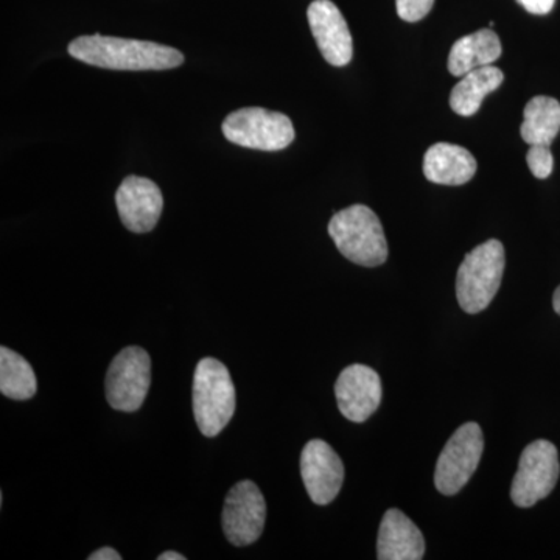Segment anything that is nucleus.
I'll use <instances>...</instances> for the list:
<instances>
[{
  "label": "nucleus",
  "mask_w": 560,
  "mask_h": 560,
  "mask_svg": "<svg viewBox=\"0 0 560 560\" xmlns=\"http://www.w3.org/2000/svg\"><path fill=\"white\" fill-rule=\"evenodd\" d=\"M69 54L86 65L110 70H168L184 62L179 50L164 44L103 35L73 39Z\"/></svg>",
  "instance_id": "nucleus-1"
},
{
  "label": "nucleus",
  "mask_w": 560,
  "mask_h": 560,
  "mask_svg": "<svg viewBox=\"0 0 560 560\" xmlns=\"http://www.w3.org/2000/svg\"><path fill=\"white\" fill-rule=\"evenodd\" d=\"M331 241L346 259L360 267L374 268L388 259V242L374 210L355 205L331 217Z\"/></svg>",
  "instance_id": "nucleus-2"
},
{
  "label": "nucleus",
  "mask_w": 560,
  "mask_h": 560,
  "mask_svg": "<svg viewBox=\"0 0 560 560\" xmlns=\"http://www.w3.org/2000/svg\"><path fill=\"white\" fill-rule=\"evenodd\" d=\"M191 390L198 429L206 438L219 436L235 412V386L230 371L220 360H200Z\"/></svg>",
  "instance_id": "nucleus-3"
},
{
  "label": "nucleus",
  "mask_w": 560,
  "mask_h": 560,
  "mask_svg": "<svg viewBox=\"0 0 560 560\" xmlns=\"http://www.w3.org/2000/svg\"><path fill=\"white\" fill-rule=\"evenodd\" d=\"M504 267V246L495 238L481 243L464 257L456 276V296L464 312L477 315L489 307L499 293Z\"/></svg>",
  "instance_id": "nucleus-4"
},
{
  "label": "nucleus",
  "mask_w": 560,
  "mask_h": 560,
  "mask_svg": "<svg viewBox=\"0 0 560 560\" xmlns=\"http://www.w3.org/2000/svg\"><path fill=\"white\" fill-rule=\"evenodd\" d=\"M223 135L230 142L245 149L279 151L293 142L296 132L285 114L265 108H242L224 119Z\"/></svg>",
  "instance_id": "nucleus-5"
},
{
  "label": "nucleus",
  "mask_w": 560,
  "mask_h": 560,
  "mask_svg": "<svg viewBox=\"0 0 560 560\" xmlns=\"http://www.w3.org/2000/svg\"><path fill=\"white\" fill-rule=\"evenodd\" d=\"M151 385V359L138 346L125 348L106 372V400L114 410L135 412L142 407Z\"/></svg>",
  "instance_id": "nucleus-6"
},
{
  "label": "nucleus",
  "mask_w": 560,
  "mask_h": 560,
  "mask_svg": "<svg viewBox=\"0 0 560 560\" xmlns=\"http://www.w3.org/2000/svg\"><path fill=\"white\" fill-rule=\"evenodd\" d=\"M485 451V438L477 422H467L453 433L438 459L434 486L444 495H456L474 477Z\"/></svg>",
  "instance_id": "nucleus-7"
},
{
  "label": "nucleus",
  "mask_w": 560,
  "mask_h": 560,
  "mask_svg": "<svg viewBox=\"0 0 560 560\" xmlns=\"http://www.w3.org/2000/svg\"><path fill=\"white\" fill-rule=\"evenodd\" d=\"M560 475L559 453L550 441L530 442L523 451L518 470L511 486L515 506L533 508L547 499L558 485Z\"/></svg>",
  "instance_id": "nucleus-8"
},
{
  "label": "nucleus",
  "mask_w": 560,
  "mask_h": 560,
  "mask_svg": "<svg viewBox=\"0 0 560 560\" xmlns=\"http://www.w3.org/2000/svg\"><path fill=\"white\" fill-rule=\"evenodd\" d=\"M267 522V503L259 486L249 480L237 482L224 500L221 525L234 547H246L259 540Z\"/></svg>",
  "instance_id": "nucleus-9"
},
{
  "label": "nucleus",
  "mask_w": 560,
  "mask_h": 560,
  "mask_svg": "<svg viewBox=\"0 0 560 560\" xmlns=\"http://www.w3.org/2000/svg\"><path fill=\"white\" fill-rule=\"evenodd\" d=\"M301 475L313 503L326 506L345 482V464L327 442L312 440L301 455Z\"/></svg>",
  "instance_id": "nucleus-10"
},
{
  "label": "nucleus",
  "mask_w": 560,
  "mask_h": 560,
  "mask_svg": "<svg viewBox=\"0 0 560 560\" xmlns=\"http://www.w3.org/2000/svg\"><path fill=\"white\" fill-rule=\"evenodd\" d=\"M335 397L346 419L350 422H364L381 407V375L364 364H350L335 383Z\"/></svg>",
  "instance_id": "nucleus-11"
},
{
  "label": "nucleus",
  "mask_w": 560,
  "mask_h": 560,
  "mask_svg": "<svg viewBox=\"0 0 560 560\" xmlns=\"http://www.w3.org/2000/svg\"><path fill=\"white\" fill-rule=\"evenodd\" d=\"M116 206L121 223L128 231L145 234L156 228L164 208V198L153 180L128 176L117 189Z\"/></svg>",
  "instance_id": "nucleus-12"
},
{
  "label": "nucleus",
  "mask_w": 560,
  "mask_h": 560,
  "mask_svg": "<svg viewBox=\"0 0 560 560\" xmlns=\"http://www.w3.org/2000/svg\"><path fill=\"white\" fill-rule=\"evenodd\" d=\"M307 18L324 60L335 68L348 66L353 57L352 35L338 7L330 0H315Z\"/></svg>",
  "instance_id": "nucleus-13"
},
{
  "label": "nucleus",
  "mask_w": 560,
  "mask_h": 560,
  "mask_svg": "<svg viewBox=\"0 0 560 560\" xmlns=\"http://www.w3.org/2000/svg\"><path fill=\"white\" fill-rule=\"evenodd\" d=\"M425 539L418 526L399 510H388L378 529L377 558L381 560H420Z\"/></svg>",
  "instance_id": "nucleus-14"
},
{
  "label": "nucleus",
  "mask_w": 560,
  "mask_h": 560,
  "mask_svg": "<svg viewBox=\"0 0 560 560\" xmlns=\"http://www.w3.org/2000/svg\"><path fill=\"white\" fill-rule=\"evenodd\" d=\"M477 168L474 154L455 143H434L423 158V175L442 186H463L474 178Z\"/></svg>",
  "instance_id": "nucleus-15"
},
{
  "label": "nucleus",
  "mask_w": 560,
  "mask_h": 560,
  "mask_svg": "<svg viewBox=\"0 0 560 560\" xmlns=\"http://www.w3.org/2000/svg\"><path fill=\"white\" fill-rule=\"evenodd\" d=\"M501 43L499 35L490 28L463 36L453 44L448 55V72L453 77H464L471 70L485 68L499 60Z\"/></svg>",
  "instance_id": "nucleus-16"
},
{
  "label": "nucleus",
  "mask_w": 560,
  "mask_h": 560,
  "mask_svg": "<svg viewBox=\"0 0 560 560\" xmlns=\"http://www.w3.org/2000/svg\"><path fill=\"white\" fill-rule=\"evenodd\" d=\"M504 81V73L493 66L471 70L460 77V81L453 88L451 106L458 116L470 117L478 113L486 95L499 90Z\"/></svg>",
  "instance_id": "nucleus-17"
},
{
  "label": "nucleus",
  "mask_w": 560,
  "mask_h": 560,
  "mask_svg": "<svg viewBox=\"0 0 560 560\" xmlns=\"http://www.w3.org/2000/svg\"><path fill=\"white\" fill-rule=\"evenodd\" d=\"M522 139L528 145H551L560 131V103L556 98H530L523 110Z\"/></svg>",
  "instance_id": "nucleus-18"
},
{
  "label": "nucleus",
  "mask_w": 560,
  "mask_h": 560,
  "mask_svg": "<svg viewBox=\"0 0 560 560\" xmlns=\"http://www.w3.org/2000/svg\"><path fill=\"white\" fill-rule=\"evenodd\" d=\"M38 383L35 371L24 357L2 346L0 348V393L11 400L35 397Z\"/></svg>",
  "instance_id": "nucleus-19"
},
{
  "label": "nucleus",
  "mask_w": 560,
  "mask_h": 560,
  "mask_svg": "<svg viewBox=\"0 0 560 560\" xmlns=\"http://www.w3.org/2000/svg\"><path fill=\"white\" fill-rule=\"evenodd\" d=\"M526 162H528L530 173L537 179H547L555 168V158H552L550 145H529Z\"/></svg>",
  "instance_id": "nucleus-20"
},
{
  "label": "nucleus",
  "mask_w": 560,
  "mask_h": 560,
  "mask_svg": "<svg viewBox=\"0 0 560 560\" xmlns=\"http://www.w3.org/2000/svg\"><path fill=\"white\" fill-rule=\"evenodd\" d=\"M434 0H396L397 14L400 20L418 22L433 9Z\"/></svg>",
  "instance_id": "nucleus-21"
},
{
  "label": "nucleus",
  "mask_w": 560,
  "mask_h": 560,
  "mask_svg": "<svg viewBox=\"0 0 560 560\" xmlns=\"http://www.w3.org/2000/svg\"><path fill=\"white\" fill-rule=\"evenodd\" d=\"M530 14H548L555 7L556 0H517Z\"/></svg>",
  "instance_id": "nucleus-22"
},
{
  "label": "nucleus",
  "mask_w": 560,
  "mask_h": 560,
  "mask_svg": "<svg viewBox=\"0 0 560 560\" xmlns=\"http://www.w3.org/2000/svg\"><path fill=\"white\" fill-rule=\"evenodd\" d=\"M90 560H121V556L119 551L114 550V548L105 547L101 548V550L92 552Z\"/></svg>",
  "instance_id": "nucleus-23"
},
{
  "label": "nucleus",
  "mask_w": 560,
  "mask_h": 560,
  "mask_svg": "<svg viewBox=\"0 0 560 560\" xmlns=\"http://www.w3.org/2000/svg\"><path fill=\"white\" fill-rule=\"evenodd\" d=\"M158 560H186V556L179 555V552L175 551H165L162 552Z\"/></svg>",
  "instance_id": "nucleus-24"
},
{
  "label": "nucleus",
  "mask_w": 560,
  "mask_h": 560,
  "mask_svg": "<svg viewBox=\"0 0 560 560\" xmlns=\"http://www.w3.org/2000/svg\"><path fill=\"white\" fill-rule=\"evenodd\" d=\"M552 308L560 316V285L556 289L555 294H552Z\"/></svg>",
  "instance_id": "nucleus-25"
}]
</instances>
